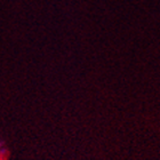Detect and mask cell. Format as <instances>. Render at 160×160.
I'll return each instance as SVG.
<instances>
[]
</instances>
